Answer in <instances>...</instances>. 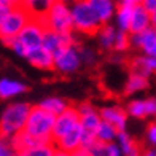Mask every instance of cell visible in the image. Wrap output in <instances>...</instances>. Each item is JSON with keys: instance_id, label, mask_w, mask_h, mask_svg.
<instances>
[{"instance_id": "6", "label": "cell", "mask_w": 156, "mask_h": 156, "mask_svg": "<svg viewBox=\"0 0 156 156\" xmlns=\"http://www.w3.org/2000/svg\"><path fill=\"white\" fill-rule=\"evenodd\" d=\"M46 26V29L59 32V34H70L73 32V23H72V11L70 5L62 2V0H54L51 8L48 10L45 18L41 19Z\"/></svg>"}, {"instance_id": "20", "label": "cell", "mask_w": 156, "mask_h": 156, "mask_svg": "<svg viewBox=\"0 0 156 156\" xmlns=\"http://www.w3.org/2000/svg\"><path fill=\"white\" fill-rule=\"evenodd\" d=\"M53 3L54 0H21V5L26 6L27 11L32 15V18L37 19H43Z\"/></svg>"}, {"instance_id": "2", "label": "cell", "mask_w": 156, "mask_h": 156, "mask_svg": "<svg viewBox=\"0 0 156 156\" xmlns=\"http://www.w3.org/2000/svg\"><path fill=\"white\" fill-rule=\"evenodd\" d=\"M32 105L29 102H11L0 115V139L11 140L24 131Z\"/></svg>"}, {"instance_id": "38", "label": "cell", "mask_w": 156, "mask_h": 156, "mask_svg": "<svg viewBox=\"0 0 156 156\" xmlns=\"http://www.w3.org/2000/svg\"><path fill=\"white\" fill-rule=\"evenodd\" d=\"M142 154V148H139V150H136V151H132V153H129V154H126V156H140Z\"/></svg>"}, {"instance_id": "18", "label": "cell", "mask_w": 156, "mask_h": 156, "mask_svg": "<svg viewBox=\"0 0 156 156\" xmlns=\"http://www.w3.org/2000/svg\"><path fill=\"white\" fill-rule=\"evenodd\" d=\"M148 86H150V80H148L147 75L139 73V72H129L127 80L124 83V88H123V94L132 96L136 93H140V91H145Z\"/></svg>"}, {"instance_id": "12", "label": "cell", "mask_w": 156, "mask_h": 156, "mask_svg": "<svg viewBox=\"0 0 156 156\" xmlns=\"http://www.w3.org/2000/svg\"><path fill=\"white\" fill-rule=\"evenodd\" d=\"M99 113L104 121L113 124L118 131H126L127 126V110L126 107H119V105H107V107L99 108Z\"/></svg>"}, {"instance_id": "42", "label": "cell", "mask_w": 156, "mask_h": 156, "mask_svg": "<svg viewBox=\"0 0 156 156\" xmlns=\"http://www.w3.org/2000/svg\"><path fill=\"white\" fill-rule=\"evenodd\" d=\"M154 156H156V147H154Z\"/></svg>"}, {"instance_id": "39", "label": "cell", "mask_w": 156, "mask_h": 156, "mask_svg": "<svg viewBox=\"0 0 156 156\" xmlns=\"http://www.w3.org/2000/svg\"><path fill=\"white\" fill-rule=\"evenodd\" d=\"M62 2H66V3H69V5H72V3L78 2V0H62Z\"/></svg>"}, {"instance_id": "16", "label": "cell", "mask_w": 156, "mask_h": 156, "mask_svg": "<svg viewBox=\"0 0 156 156\" xmlns=\"http://www.w3.org/2000/svg\"><path fill=\"white\" fill-rule=\"evenodd\" d=\"M27 91L29 88L23 81L13 80V78H0V101H10Z\"/></svg>"}, {"instance_id": "30", "label": "cell", "mask_w": 156, "mask_h": 156, "mask_svg": "<svg viewBox=\"0 0 156 156\" xmlns=\"http://www.w3.org/2000/svg\"><path fill=\"white\" fill-rule=\"evenodd\" d=\"M16 151L11 145V140L0 139V156H13Z\"/></svg>"}, {"instance_id": "28", "label": "cell", "mask_w": 156, "mask_h": 156, "mask_svg": "<svg viewBox=\"0 0 156 156\" xmlns=\"http://www.w3.org/2000/svg\"><path fill=\"white\" fill-rule=\"evenodd\" d=\"M145 104V115L147 118H156V97L144 99Z\"/></svg>"}, {"instance_id": "34", "label": "cell", "mask_w": 156, "mask_h": 156, "mask_svg": "<svg viewBox=\"0 0 156 156\" xmlns=\"http://www.w3.org/2000/svg\"><path fill=\"white\" fill-rule=\"evenodd\" d=\"M21 3V0H0V5H5V6H16Z\"/></svg>"}, {"instance_id": "29", "label": "cell", "mask_w": 156, "mask_h": 156, "mask_svg": "<svg viewBox=\"0 0 156 156\" xmlns=\"http://www.w3.org/2000/svg\"><path fill=\"white\" fill-rule=\"evenodd\" d=\"M145 139L150 147H156V121L150 123L145 131Z\"/></svg>"}, {"instance_id": "8", "label": "cell", "mask_w": 156, "mask_h": 156, "mask_svg": "<svg viewBox=\"0 0 156 156\" xmlns=\"http://www.w3.org/2000/svg\"><path fill=\"white\" fill-rule=\"evenodd\" d=\"M80 124V113L76 110V105H70L67 110L56 115V121L53 127V142L61 139L64 134H67Z\"/></svg>"}, {"instance_id": "37", "label": "cell", "mask_w": 156, "mask_h": 156, "mask_svg": "<svg viewBox=\"0 0 156 156\" xmlns=\"http://www.w3.org/2000/svg\"><path fill=\"white\" fill-rule=\"evenodd\" d=\"M150 16H151V27H154V29H156V10L153 13H150Z\"/></svg>"}, {"instance_id": "26", "label": "cell", "mask_w": 156, "mask_h": 156, "mask_svg": "<svg viewBox=\"0 0 156 156\" xmlns=\"http://www.w3.org/2000/svg\"><path fill=\"white\" fill-rule=\"evenodd\" d=\"M131 48H132V45H131V34L118 29V35H116V40H115L113 51H115V53H123V54H126Z\"/></svg>"}, {"instance_id": "24", "label": "cell", "mask_w": 156, "mask_h": 156, "mask_svg": "<svg viewBox=\"0 0 156 156\" xmlns=\"http://www.w3.org/2000/svg\"><path fill=\"white\" fill-rule=\"evenodd\" d=\"M56 151L54 142H38L34 147L27 148L23 153L24 156H53Z\"/></svg>"}, {"instance_id": "32", "label": "cell", "mask_w": 156, "mask_h": 156, "mask_svg": "<svg viewBox=\"0 0 156 156\" xmlns=\"http://www.w3.org/2000/svg\"><path fill=\"white\" fill-rule=\"evenodd\" d=\"M142 5H144L150 13H153V11L156 10V0H144V2H142Z\"/></svg>"}, {"instance_id": "23", "label": "cell", "mask_w": 156, "mask_h": 156, "mask_svg": "<svg viewBox=\"0 0 156 156\" xmlns=\"http://www.w3.org/2000/svg\"><path fill=\"white\" fill-rule=\"evenodd\" d=\"M118 134H119V131L115 126L102 119V123L99 124L97 131H96V140L97 142H105V144H108V142H116Z\"/></svg>"}, {"instance_id": "7", "label": "cell", "mask_w": 156, "mask_h": 156, "mask_svg": "<svg viewBox=\"0 0 156 156\" xmlns=\"http://www.w3.org/2000/svg\"><path fill=\"white\" fill-rule=\"evenodd\" d=\"M83 66L80 49H78V43L69 45L62 48L59 53L54 54V70H58L59 73L69 75L76 72L78 69Z\"/></svg>"}, {"instance_id": "3", "label": "cell", "mask_w": 156, "mask_h": 156, "mask_svg": "<svg viewBox=\"0 0 156 156\" xmlns=\"http://www.w3.org/2000/svg\"><path fill=\"white\" fill-rule=\"evenodd\" d=\"M70 11H72V23L75 34H81L84 37H96L99 29L104 26L94 8L91 6L89 0H78V2L72 3Z\"/></svg>"}, {"instance_id": "17", "label": "cell", "mask_w": 156, "mask_h": 156, "mask_svg": "<svg viewBox=\"0 0 156 156\" xmlns=\"http://www.w3.org/2000/svg\"><path fill=\"white\" fill-rule=\"evenodd\" d=\"M116 35H118V27L115 24H104L99 32L96 34V38H97V43L101 51L105 53H112L113 51V46H115V40H116Z\"/></svg>"}, {"instance_id": "22", "label": "cell", "mask_w": 156, "mask_h": 156, "mask_svg": "<svg viewBox=\"0 0 156 156\" xmlns=\"http://www.w3.org/2000/svg\"><path fill=\"white\" fill-rule=\"evenodd\" d=\"M89 150L93 156H124L116 142H96Z\"/></svg>"}, {"instance_id": "41", "label": "cell", "mask_w": 156, "mask_h": 156, "mask_svg": "<svg viewBox=\"0 0 156 156\" xmlns=\"http://www.w3.org/2000/svg\"><path fill=\"white\" fill-rule=\"evenodd\" d=\"M13 156H24V154H23V153H18V151H16V153L13 154Z\"/></svg>"}, {"instance_id": "35", "label": "cell", "mask_w": 156, "mask_h": 156, "mask_svg": "<svg viewBox=\"0 0 156 156\" xmlns=\"http://www.w3.org/2000/svg\"><path fill=\"white\" fill-rule=\"evenodd\" d=\"M53 156H72V153H69V151H64V150H59V148H56V151Z\"/></svg>"}, {"instance_id": "14", "label": "cell", "mask_w": 156, "mask_h": 156, "mask_svg": "<svg viewBox=\"0 0 156 156\" xmlns=\"http://www.w3.org/2000/svg\"><path fill=\"white\" fill-rule=\"evenodd\" d=\"M151 27V16L150 11L142 3H137L132 10V18H131V26H129V34H140Z\"/></svg>"}, {"instance_id": "21", "label": "cell", "mask_w": 156, "mask_h": 156, "mask_svg": "<svg viewBox=\"0 0 156 156\" xmlns=\"http://www.w3.org/2000/svg\"><path fill=\"white\" fill-rule=\"evenodd\" d=\"M38 105L41 108L48 110L49 113H53V115H59V113H62L64 110H67L72 104H70L67 99H64V97L51 96V97H45L43 101H40Z\"/></svg>"}, {"instance_id": "31", "label": "cell", "mask_w": 156, "mask_h": 156, "mask_svg": "<svg viewBox=\"0 0 156 156\" xmlns=\"http://www.w3.org/2000/svg\"><path fill=\"white\" fill-rule=\"evenodd\" d=\"M72 156H93V154H91V150H89V148L81 147V148H78V150H75V151L72 153Z\"/></svg>"}, {"instance_id": "5", "label": "cell", "mask_w": 156, "mask_h": 156, "mask_svg": "<svg viewBox=\"0 0 156 156\" xmlns=\"http://www.w3.org/2000/svg\"><path fill=\"white\" fill-rule=\"evenodd\" d=\"M30 19H32V15L27 11L26 6H23L21 3L16 6H11L10 13L0 24V40L6 45L13 38H16Z\"/></svg>"}, {"instance_id": "10", "label": "cell", "mask_w": 156, "mask_h": 156, "mask_svg": "<svg viewBox=\"0 0 156 156\" xmlns=\"http://www.w3.org/2000/svg\"><path fill=\"white\" fill-rule=\"evenodd\" d=\"M131 45L145 56H156V29L150 27L140 34H131Z\"/></svg>"}, {"instance_id": "13", "label": "cell", "mask_w": 156, "mask_h": 156, "mask_svg": "<svg viewBox=\"0 0 156 156\" xmlns=\"http://www.w3.org/2000/svg\"><path fill=\"white\" fill-rule=\"evenodd\" d=\"M54 145H56V148L69 151V153H73L75 150L81 148L83 147V127H81V124L73 127L70 132L64 134L61 139L54 140Z\"/></svg>"}, {"instance_id": "15", "label": "cell", "mask_w": 156, "mask_h": 156, "mask_svg": "<svg viewBox=\"0 0 156 156\" xmlns=\"http://www.w3.org/2000/svg\"><path fill=\"white\" fill-rule=\"evenodd\" d=\"M26 61L40 70H54V56L45 46H40L27 54Z\"/></svg>"}, {"instance_id": "4", "label": "cell", "mask_w": 156, "mask_h": 156, "mask_svg": "<svg viewBox=\"0 0 156 156\" xmlns=\"http://www.w3.org/2000/svg\"><path fill=\"white\" fill-rule=\"evenodd\" d=\"M54 121H56V115L41 108L38 104L32 105L24 131L40 142H53Z\"/></svg>"}, {"instance_id": "27", "label": "cell", "mask_w": 156, "mask_h": 156, "mask_svg": "<svg viewBox=\"0 0 156 156\" xmlns=\"http://www.w3.org/2000/svg\"><path fill=\"white\" fill-rule=\"evenodd\" d=\"M78 49H80V56H81L83 66L94 67L97 64V53L94 51V49H91L88 46H83V45H78Z\"/></svg>"}, {"instance_id": "19", "label": "cell", "mask_w": 156, "mask_h": 156, "mask_svg": "<svg viewBox=\"0 0 156 156\" xmlns=\"http://www.w3.org/2000/svg\"><path fill=\"white\" fill-rule=\"evenodd\" d=\"M89 3L97 13L102 24L112 23V19L115 18L116 13V0H89Z\"/></svg>"}, {"instance_id": "33", "label": "cell", "mask_w": 156, "mask_h": 156, "mask_svg": "<svg viewBox=\"0 0 156 156\" xmlns=\"http://www.w3.org/2000/svg\"><path fill=\"white\" fill-rule=\"evenodd\" d=\"M10 13V6H5V5H0V24H2V21L6 18V15Z\"/></svg>"}, {"instance_id": "1", "label": "cell", "mask_w": 156, "mask_h": 156, "mask_svg": "<svg viewBox=\"0 0 156 156\" xmlns=\"http://www.w3.org/2000/svg\"><path fill=\"white\" fill-rule=\"evenodd\" d=\"M46 32V26L41 19L32 18L29 23L26 24V27L19 32L16 38H13L11 41L6 43L11 51H15L19 58L26 59L27 54L34 49H37L40 46H43V37Z\"/></svg>"}, {"instance_id": "40", "label": "cell", "mask_w": 156, "mask_h": 156, "mask_svg": "<svg viewBox=\"0 0 156 156\" xmlns=\"http://www.w3.org/2000/svg\"><path fill=\"white\" fill-rule=\"evenodd\" d=\"M132 2H134V3H142L144 0H132Z\"/></svg>"}, {"instance_id": "9", "label": "cell", "mask_w": 156, "mask_h": 156, "mask_svg": "<svg viewBox=\"0 0 156 156\" xmlns=\"http://www.w3.org/2000/svg\"><path fill=\"white\" fill-rule=\"evenodd\" d=\"M76 110L80 113V124L83 127L84 134H93L96 136V131L99 124L102 123V116L91 102H80L76 105Z\"/></svg>"}, {"instance_id": "25", "label": "cell", "mask_w": 156, "mask_h": 156, "mask_svg": "<svg viewBox=\"0 0 156 156\" xmlns=\"http://www.w3.org/2000/svg\"><path fill=\"white\" fill-rule=\"evenodd\" d=\"M116 144L119 145V148H121V151H123L124 156L140 148L139 144L136 142V139H134L129 132H126V131H119L118 137H116Z\"/></svg>"}, {"instance_id": "36", "label": "cell", "mask_w": 156, "mask_h": 156, "mask_svg": "<svg viewBox=\"0 0 156 156\" xmlns=\"http://www.w3.org/2000/svg\"><path fill=\"white\" fill-rule=\"evenodd\" d=\"M140 156H154V148L153 150H150V148H148V150H142Z\"/></svg>"}, {"instance_id": "11", "label": "cell", "mask_w": 156, "mask_h": 156, "mask_svg": "<svg viewBox=\"0 0 156 156\" xmlns=\"http://www.w3.org/2000/svg\"><path fill=\"white\" fill-rule=\"evenodd\" d=\"M75 43H78L76 38H75V32L59 34V32L46 29L45 37H43V46L48 49L49 53H53V56L56 53H59L62 48H66L69 45H75Z\"/></svg>"}]
</instances>
